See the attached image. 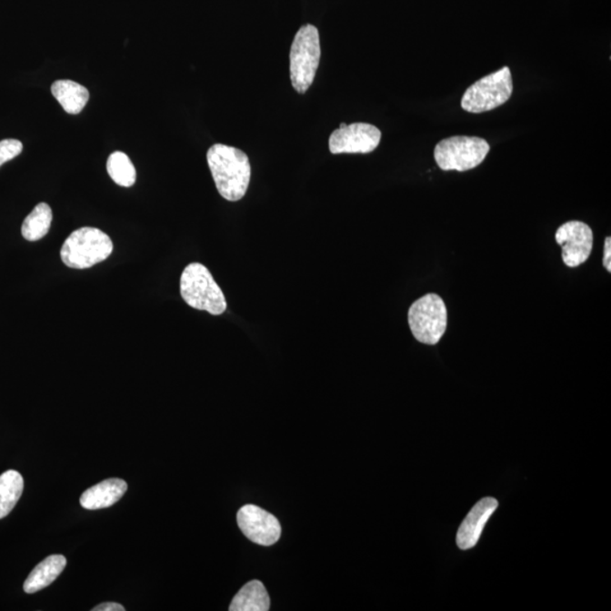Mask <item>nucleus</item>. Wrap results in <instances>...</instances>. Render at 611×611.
I'll list each match as a JSON object with an SVG mask.
<instances>
[{
	"label": "nucleus",
	"instance_id": "obj_16",
	"mask_svg": "<svg viewBox=\"0 0 611 611\" xmlns=\"http://www.w3.org/2000/svg\"><path fill=\"white\" fill-rule=\"evenodd\" d=\"M25 488L20 472L8 470L0 476V518L6 517L15 507Z\"/></svg>",
	"mask_w": 611,
	"mask_h": 611
},
{
	"label": "nucleus",
	"instance_id": "obj_21",
	"mask_svg": "<svg viewBox=\"0 0 611 611\" xmlns=\"http://www.w3.org/2000/svg\"><path fill=\"white\" fill-rule=\"evenodd\" d=\"M125 607L122 605L117 603H105L98 606H95V608H92V611H125Z\"/></svg>",
	"mask_w": 611,
	"mask_h": 611
},
{
	"label": "nucleus",
	"instance_id": "obj_6",
	"mask_svg": "<svg viewBox=\"0 0 611 611\" xmlns=\"http://www.w3.org/2000/svg\"><path fill=\"white\" fill-rule=\"evenodd\" d=\"M512 94V74L506 66L469 86L462 96L461 106L470 114L487 113L506 104Z\"/></svg>",
	"mask_w": 611,
	"mask_h": 611
},
{
	"label": "nucleus",
	"instance_id": "obj_2",
	"mask_svg": "<svg viewBox=\"0 0 611 611\" xmlns=\"http://www.w3.org/2000/svg\"><path fill=\"white\" fill-rule=\"evenodd\" d=\"M180 295L185 303L197 310L219 316L226 310V300L211 272L201 263L185 267L180 277Z\"/></svg>",
	"mask_w": 611,
	"mask_h": 611
},
{
	"label": "nucleus",
	"instance_id": "obj_15",
	"mask_svg": "<svg viewBox=\"0 0 611 611\" xmlns=\"http://www.w3.org/2000/svg\"><path fill=\"white\" fill-rule=\"evenodd\" d=\"M271 600L265 586L261 581L248 582L235 596L230 611H267L270 610Z\"/></svg>",
	"mask_w": 611,
	"mask_h": 611
},
{
	"label": "nucleus",
	"instance_id": "obj_17",
	"mask_svg": "<svg viewBox=\"0 0 611 611\" xmlns=\"http://www.w3.org/2000/svg\"><path fill=\"white\" fill-rule=\"evenodd\" d=\"M51 222H53V211H51L48 204H38L23 222V237L27 242H38L49 233Z\"/></svg>",
	"mask_w": 611,
	"mask_h": 611
},
{
	"label": "nucleus",
	"instance_id": "obj_11",
	"mask_svg": "<svg viewBox=\"0 0 611 611\" xmlns=\"http://www.w3.org/2000/svg\"><path fill=\"white\" fill-rule=\"evenodd\" d=\"M498 507V502L493 497L481 499L472 507L466 520L461 523L457 531L456 544L462 550L474 548L483 534L486 523Z\"/></svg>",
	"mask_w": 611,
	"mask_h": 611
},
{
	"label": "nucleus",
	"instance_id": "obj_20",
	"mask_svg": "<svg viewBox=\"0 0 611 611\" xmlns=\"http://www.w3.org/2000/svg\"><path fill=\"white\" fill-rule=\"evenodd\" d=\"M604 266L609 273L611 272V239L605 240Z\"/></svg>",
	"mask_w": 611,
	"mask_h": 611
},
{
	"label": "nucleus",
	"instance_id": "obj_3",
	"mask_svg": "<svg viewBox=\"0 0 611 611\" xmlns=\"http://www.w3.org/2000/svg\"><path fill=\"white\" fill-rule=\"evenodd\" d=\"M113 251L114 244L108 235L100 229L85 226L69 235L60 251V257L65 265L83 270L105 261Z\"/></svg>",
	"mask_w": 611,
	"mask_h": 611
},
{
	"label": "nucleus",
	"instance_id": "obj_8",
	"mask_svg": "<svg viewBox=\"0 0 611 611\" xmlns=\"http://www.w3.org/2000/svg\"><path fill=\"white\" fill-rule=\"evenodd\" d=\"M381 138V131L374 125L341 124L340 128L331 134L328 146L332 155H344V153L367 155L377 149Z\"/></svg>",
	"mask_w": 611,
	"mask_h": 611
},
{
	"label": "nucleus",
	"instance_id": "obj_13",
	"mask_svg": "<svg viewBox=\"0 0 611 611\" xmlns=\"http://www.w3.org/2000/svg\"><path fill=\"white\" fill-rule=\"evenodd\" d=\"M67 559L63 555H51L32 569L23 589L26 594H35L47 587L63 573Z\"/></svg>",
	"mask_w": 611,
	"mask_h": 611
},
{
	"label": "nucleus",
	"instance_id": "obj_10",
	"mask_svg": "<svg viewBox=\"0 0 611 611\" xmlns=\"http://www.w3.org/2000/svg\"><path fill=\"white\" fill-rule=\"evenodd\" d=\"M237 522L240 530L254 544L272 546L280 539V522L265 509L256 506H245L239 509Z\"/></svg>",
	"mask_w": 611,
	"mask_h": 611
},
{
	"label": "nucleus",
	"instance_id": "obj_14",
	"mask_svg": "<svg viewBox=\"0 0 611 611\" xmlns=\"http://www.w3.org/2000/svg\"><path fill=\"white\" fill-rule=\"evenodd\" d=\"M51 94L67 114L78 115L85 108L90 94L85 86L69 80L55 81Z\"/></svg>",
	"mask_w": 611,
	"mask_h": 611
},
{
	"label": "nucleus",
	"instance_id": "obj_5",
	"mask_svg": "<svg viewBox=\"0 0 611 611\" xmlns=\"http://www.w3.org/2000/svg\"><path fill=\"white\" fill-rule=\"evenodd\" d=\"M407 322L416 341L427 346L437 345L447 327L446 303L436 294L425 295L411 305Z\"/></svg>",
	"mask_w": 611,
	"mask_h": 611
},
{
	"label": "nucleus",
	"instance_id": "obj_9",
	"mask_svg": "<svg viewBox=\"0 0 611 611\" xmlns=\"http://www.w3.org/2000/svg\"><path fill=\"white\" fill-rule=\"evenodd\" d=\"M556 243L563 247L565 265L577 267L589 259L594 248V233L589 225L581 221H569L556 231Z\"/></svg>",
	"mask_w": 611,
	"mask_h": 611
},
{
	"label": "nucleus",
	"instance_id": "obj_19",
	"mask_svg": "<svg viewBox=\"0 0 611 611\" xmlns=\"http://www.w3.org/2000/svg\"><path fill=\"white\" fill-rule=\"evenodd\" d=\"M23 151V145L18 140H9L0 141V166L6 162L15 159L16 156L20 155Z\"/></svg>",
	"mask_w": 611,
	"mask_h": 611
},
{
	"label": "nucleus",
	"instance_id": "obj_12",
	"mask_svg": "<svg viewBox=\"0 0 611 611\" xmlns=\"http://www.w3.org/2000/svg\"><path fill=\"white\" fill-rule=\"evenodd\" d=\"M126 481L111 478L101 481L100 484L86 489L83 493L80 503L86 509H100L113 506L123 498L127 492Z\"/></svg>",
	"mask_w": 611,
	"mask_h": 611
},
{
	"label": "nucleus",
	"instance_id": "obj_18",
	"mask_svg": "<svg viewBox=\"0 0 611 611\" xmlns=\"http://www.w3.org/2000/svg\"><path fill=\"white\" fill-rule=\"evenodd\" d=\"M106 171L110 178L119 186L132 187L136 182L135 166L124 152H114L106 161Z\"/></svg>",
	"mask_w": 611,
	"mask_h": 611
},
{
	"label": "nucleus",
	"instance_id": "obj_7",
	"mask_svg": "<svg viewBox=\"0 0 611 611\" xmlns=\"http://www.w3.org/2000/svg\"><path fill=\"white\" fill-rule=\"evenodd\" d=\"M489 151L488 142L484 138L452 136L435 146L434 157L442 170L465 173L483 164Z\"/></svg>",
	"mask_w": 611,
	"mask_h": 611
},
{
	"label": "nucleus",
	"instance_id": "obj_1",
	"mask_svg": "<svg viewBox=\"0 0 611 611\" xmlns=\"http://www.w3.org/2000/svg\"><path fill=\"white\" fill-rule=\"evenodd\" d=\"M206 157L220 195L230 202L242 200L246 195L252 175L246 153L233 146L215 145L207 151Z\"/></svg>",
	"mask_w": 611,
	"mask_h": 611
},
{
	"label": "nucleus",
	"instance_id": "obj_4",
	"mask_svg": "<svg viewBox=\"0 0 611 611\" xmlns=\"http://www.w3.org/2000/svg\"><path fill=\"white\" fill-rule=\"evenodd\" d=\"M321 43L316 26L300 27L290 50V77L294 89L300 95L312 86L321 62Z\"/></svg>",
	"mask_w": 611,
	"mask_h": 611
}]
</instances>
